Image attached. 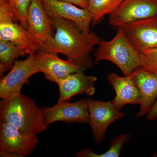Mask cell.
Here are the masks:
<instances>
[{"instance_id": "obj_1", "label": "cell", "mask_w": 157, "mask_h": 157, "mask_svg": "<svg viewBox=\"0 0 157 157\" xmlns=\"http://www.w3.org/2000/svg\"><path fill=\"white\" fill-rule=\"evenodd\" d=\"M51 19L56 33L42 49L61 53L83 71L92 67L90 56L94 47L101 41L94 32L84 33L74 23L61 18Z\"/></svg>"}, {"instance_id": "obj_2", "label": "cell", "mask_w": 157, "mask_h": 157, "mask_svg": "<svg viewBox=\"0 0 157 157\" xmlns=\"http://www.w3.org/2000/svg\"><path fill=\"white\" fill-rule=\"evenodd\" d=\"M0 120L30 135L44 132L48 127L42 108L33 100L21 94L10 99H2Z\"/></svg>"}, {"instance_id": "obj_3", "label": "cell", "mask_w": 157, "mask_h": 157, "mask_svg": "<svg viewBox=\"0 0 157 157\" xmlns=\"http://www.w3.org/2000/svg\"><path fill=\"white\" fill-rule=\"evenodd\" d=\"M98 45L94 54L96 63L102 60L112 62L125 76H130L141 67V54L129 41L122 27L118 28L113 39L101 40Z\"/></svg>"}, {"instance_id": "obj_4", "label": "cell", "mask_w": 157, "mask_h": 157, "mask_svg": "<svg viewBox=\"0 0 157 157\" xmlns=\"http://www.w3.org/2000/svg\"><path fill=\"white\" fill-rule=\"evenodd\" d=\"M39 143L37 135L26 134L11 124L1 121L0 157L27 156Z\"/></svg>"}, {"instance_id": "obj_5", "label": "cell", "mask_w": 157, "mask_h": 157, "mask_svg": "<svg viewBox=\"0 0 157 157\" xmlns=\"http://www.w3.org/2000/svg\"><path fill=\"white\" fill-rule=\"evenodd\" d=\"M35 54V52L29 54L27 57L23 60H16L9 73L1 78V99H10L21 94L23 86L29 78L39 73Z\"/></svg>"}, {"instance_id": "obj_6", "label": "cell", "mask_w": 157, "mask_h": 157, "mask_svg": "<svg viewBox=\"0 0 157 157\" xmlns=\"http://www.w3.org/2000/svg\"><path fill=\"white\" fill-rule=\"evenodd\" d=\"M53 29L42 0H33L28 10L26 30L36 51L53 38Z\"/></svg>"}, {"instance_id": "obj_7", "label": "cell", "mask_w": 157, "mask_h": 157, "mask_svg": "<svg viewBox=\"0 0 157 157\" xmlns=\"http://www.w3.org/2000/svg\"><path fill=\"white\" fill-rule=\"evenodd\" d=\"M157 15V0H124L109 15V22L114 28Z\"/></svg>"}, {"instance_id": "obj_8", "label": "cell", "mask_w": 157, "mask_h": 157, "mask_svg": "<svg viewBox=\"0 0 157 157\" xmlns=\"http://www.w3.org/2000/svg\"><path fill=\"white\" fill-rule=\"evenodd\" d=\"M0 40L25 48L28 54L36 51L26 29L15 19L7 0H0Z\"/></svg>"}, {"instance_id": "obj_9", "label": "cell", "mask_w": 157, "mask_h": 157, "mask_svg": "<svg viewBox=\"0 0 157 157\" xmlns=\"http://www.w3.org/2000/svg\"><path fill=\"white\" fill-rule=\"evenodd\" d=\"M88 105L89 113L88 124L92 130L95 141L100 144L105 137L109 125L123 117L125 113L117 110L112 101L90 100L88 101Z\"/></svg>"}, {"instance_id": "obj_10", "label": "cell", "mask_w": 157, "mask_h": 157, "mask_svg": "<svg viewBox=\"0 0 157 157\" xmlns=\"http://www.w3.org/2000/svg\"><path fill=\"white\" fill-rule=\"evenodd\" d=\"M88 101L83 99L74 103L60 101L52 107H42L46 124L48 126L58 121L89 123Z\"/></svg>"}, {"instance_id": "obj_11", "label": "cell", "mask_w": 157, "mask_h": 157, "mask_svg": "<svg viewBox=\"0 0 157 157\" xmlns=\"http://www.w3.org/2000/svg\"><path fill=\"white\" fill-rule=\"evenodd\" d=\"M35 55L39 73H43L45 78L51 82L57 84L70 74L84 72L69 60L60 58L56 53L40 49L35 52Z\"/></svg>"}, {"instance_id": "obj_12", "label": "cell", "mask_w": 157, "mask_h": 157, "mask_svg": "<svg viewBox=\"0 0 157 157\" xmlns=\"http://www.w3.org/2000/svg\"><path fill=\"white\" fill-rule=\"evenodd\" d=\"M51 19L61 18L74 23L84 33H90L93 17L87 10L76 7L72 3L60 0H42Z\"/></svg>"}, {"instance_id": "obj_13", "label": "cell", "mask_w": 157, "mask_h": 157, "mask_svg": "<svg viewBox=\"0 0 157 157\" xmlns=\"http://www.w3.org/2000/svg\"><path fill=\"white\" fill-rule=\"evenodd\" d=\"M122 27L129 41L140 53L157 48V15Z\"/></svg>"}, {"instance_id": "obj_14", "label": "cell", "mask_w": 157, "mask_h": 157, "mask_svg": "<svg viewBox=\"0 0 157 157\" xmlns=\"http://www.w3.org/2000/svg\"><path fill=\"white\" fill-rule=\"evenodd\" d=\"M140 94V109L137 117L147 114L157 98V74L140 67L131 75Z\"/></svg>"}, {"instance_id": "obj_15", "label": "cell", "mask_w": 157, "mask_h": 157, "mask_svg": "<svg viewBox=\"0 0 157 157\" xmlns=\"http://www.w3.org/2000/svg\"><path fill=\"white\" fill-rule=\"evenodd\" d=\"M97 79L96 76L85 75L83 71L70 74L57 83L59 92L58 102L69 101L76 95H93L95 93L94 85Z\"/></svg>"}, {"instance_id": "obj_16", "label": "cell", "mask_w": 157, "mask_h": 157, "mask_svg": "<svg viewBox=\"0 0 157 157\" xmlns=\"http://www.w3.org/2000/svg\"><path fill=\"white\" fill-rule=\"evenodd\" d=\"M107 79L115 91L116 96L112 103L117 110L121 111L126 104H139V91L131 75L121 76L111 73L107 75Z\"/></svg>"}, {"instance_id": "obj_17", "label": "cell", "mask_w": 157, "mask_h": 157, "mask_svg": "<svg viewBox=\"0 0 157 157\" xmlns=\"http://www.w3.org/2000/svg\"><path fill=\"white\" fill-rule=\"evenodd\" d=\"M28 54L25 48L11 43L0 40V76H4L10 70L19 57Z\"/></svg>"}, {"instance_id": "obj_18", "label": "cell", "mask_w": 157, "mask_h": 157, "mask_svg": "<svg viewBox=\"0 0 157 157\" xmlns=\"http://www.w3.org/2000/svg\"><path fill=\"white\" fill-rule=\"evenodd\" d=\"M124 0H88L87 11L93 17V25L100 22L106 15H110Z\"/></svg>"}, {"instance_id": "obj_19", "label": "cell", "mask_w": 157, "mask_h": 157, "mask_svg": "<svg viewBox=\"0 0 157 157\" xmlns=\"http://www.w3.org/2000/svg\"><path fill=\"white\" fill-rule=\"evenodd\" d=\"M130 137V135L125 134L115 136L110 142L109 149L104 153L98 154L91 149L86 147L74 155L78 157H118L121 154L124 144L128 142Z\"/></svg>"}, {"instance_id": "obj_20", "label": "cell", "mask_w": 157, "mask_h": 157, "mask_svg": "<svg viewBox=\"0 0 157 157\" xmlns=\"http://www.w3.org/2000/svg\"><path fill=\"white\" fill-rule=\"evenodd\" d=\"M33 0H7L15 19L26 29L28 10Z\"/></svg>"}, {"instance_id": "obj_21", "label": "cell", "mask_w": 157, "mask_h": 157, "mask_svg": "<svg viewBox=\"0 0 157 157\" xmlns=\"http://www.w3.org/2000/svg\"><path fill=\"white\" fill-rule=\"evenodd\" d=\"M141 67L157 74V48H151L141 52Z\"/></svg>"}, {"instance_id": "obj_22", "label": "cell", "mask_w": 157, "mask_h": 157, "mask_svg": "<svg viewBox=\"0 0 157 157\" xmlns=\"http://www.w3.org/2000/svg\"><path fill=\"white\" fill-rule=\"evenodd\" d=\"M60 1L72 3L73 5L79 6L80 8L87 10L88 0H60Z\"/></svg>"}, {"instance_id": "obj_23", "label": "cell", "mask_w": 157, "mask_h": 157, "mask_svg": "<svg viewBox=\"0 0 157 157\" xmlns=\"http://www.w3.org/2000/svg\"><path fill=\"white\" fill-rule=\"evenodd\" d=\"M147 118L150 121H154L157 118V98L150 110L147 113Z\"/></svg>"}]
</instances>
